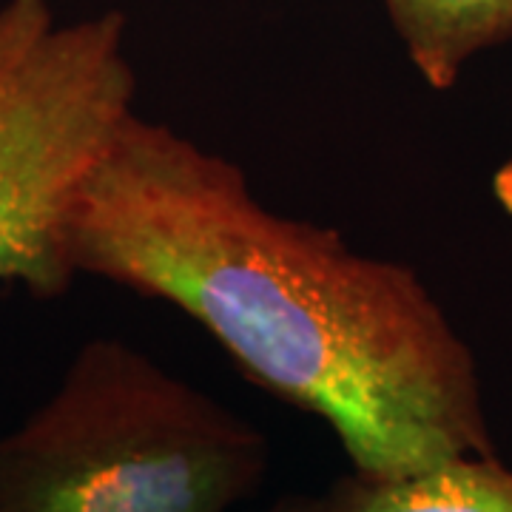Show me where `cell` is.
Returning <instances> with one entry per match:
<instances>
[{
    "mask_svg": "<svg viewBox=\"0 0 512 512\" xmlns=\"http://www.w3.org/2000/svg\"><path fill=\"white\" fill-rule=\"evenodd\" d=\"M262 512H319V495H282V498H276L274 504H268Z\"/></svg>",
    "mask_w": 512,
    "mask_h": 512,
    "instance_id": "cell-7",
    "label": "cell"
},
{
    "mask_svg": "<svg viewBox=\"0 0 512 512\" xmlns=\"http://www.w3.org/2000/svg\"><path fill=\"white\" fill-rule=\"evenodd\" d=\"M493 197L501 205V211L512 217V154L493 174Z\"/></svg>",
    "mask_w": 512,
    "mask_h": 512,
    "instance_id": "cell-6",
    "label": "cell"
},
{
    "mask_svg": "<svg viewBox=\"0 0 512 512\" xmlns=\"http://www.w3.org/2000/svg\"><path fill=\"white\" fill-rule=\"evenodd\" d=\"M319 512H512V464L456 456L402 476L350 470L319 495Z\"/></svg>",
    "mask_w": 512,
    "mask_h": 512,
    "instance_id": "cell-4",
    "label": "cell"
},
{
    "mask_svg": "<svg viewBox=\"0 0 512 512\" xmlns=\"http://www.w3.org/2000/svg\"><path fill=\"white\" fill-rule=\"evenodd\" d=\"M66 248L77 276L191 316L248 382L325 421L356 473L495 453L476 356L419 274L271 211L177 128L128 117Z\"/></svg>",
    "mask_w": 512,
    "mask_h": 512,
    "instance_id": "cell-1",
    "label": "cell"
},
{
    "mask_svg": "<svg viewBox=\"0 0 512 512\" xmlns=\"http://www.w3.org/2000/svg\"><path fill=\"white\" fill-rule=\"evenodd\" d=\"M384 9L436 92L453 89L473 57L512 37V0H384Z\"/></svg>",
    "mask_w": 512,
    "mask_h": 512,
    "instance_id": "cell-5",
    "label": "cell"
},
{
    "mask_svg": "<svg viewBox=\"0 0 512 512\" xmlns=\"http://www.w3.org/2000/svg\"><path fill=\"white\" fill-rule=\"evenodd\" d=\"M268 470L256 424L100 336L0 436V512H239Z\"/></svg>",
    "mask_w": 512,
    "mask_h": 512,
    "instance_id": "cell-2",
    "label": "cell"
},
{
    "mask_svg": "<svg viewBox=\"0 0 512 512\" xmlns=\"http://www.w3.org/2000/svg\"><path fill=\"white\" fill-rule=\"evenodd\" d=\"M120 9L60 23L49 0L0 3V288L57 299L77 279V197L134 114Z\"/></svg>",
    "mask_w": 512,
    "mask_h": 512,
    "instance_id": "cell-3",
    "label": "cell"
}]
</instances>
